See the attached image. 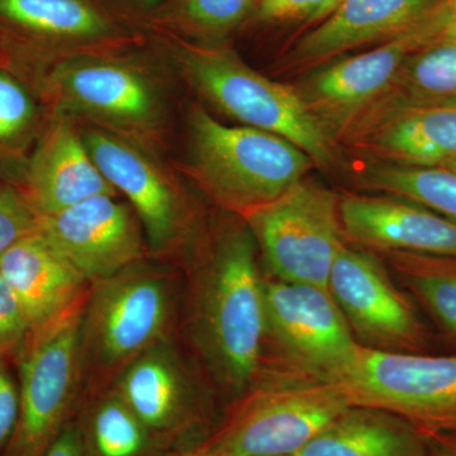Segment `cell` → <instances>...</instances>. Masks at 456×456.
Listing matches in <instances>:
<instances>
[{
    "instance_id": "6da1fadb",
    "label": "cell",
    "mask_w": 456,
    "mask_h": 456,
    "mask_svg": "<svg viewBox=\"0 0 456 456\" xmlns=\"http://www.w3.org/2000/svg\"><path fill=\"white\" fill-rule=\"evenodd\" d=\"M256 254V242L242 221L213 239L191 275V341L215 382L233 398L256 378L265 349V278Z\"/></svg>"
},
{
    "instance_id": "7a4b0ae2",
    "label": "cell",
    "mask_w": 456,
    "mask_h": 456,
    "mask_svg": "<svg viewBox=\"0 0 456 456\" xmlns=\"http://www.w3.org/2000/svg\"><path fill=\"white\" fill-rule=\"evenodd\" d=\"M351 406L336 380L264 359L253 383L194 448L216 456L296 455Z\"/></svg>"
},
{
    "instance_id": "3957f363",
    "label": "cell",
    "mask_w": 456,
    "mask_h": 456,
    "mask_svg": "<svg viewBox=\"0 0 456 456\" xmlns=\"http://www.w3.org/2000/svg\"><path fill=\"white\" fill-rule=\"evenodd\" d=\"M183 77L200 97L231 118L284 137L302 149L316 167L334 170L341 146L312 113L296 86L257 73L235 51L178 42Z\"/></svg>"
},
{
    "instance_id": "277c9868",
    "label": "cell",
    "mask_w": 456,
    "mask_h": 456,
    "mask_svg": "<svg viewBox=\"0 0 456 456\" xmlns=\"http://www.w3.org/2000/svg\"><path fill=\"white\" fill-rule=\"evenodd\" d=\"M191 170L226 211L246 215L274 202L316 167L293 142L248 126H227L203 108L191 119Z\"/></svg>"
},
{
    "instance_id": "5b68a950",
    "label": "cell",
    "mask_w": 456,
    "mask_h": 456,
    "mask_svg": "<svg viewBox=\"0 0 456 456\" xmlns=\"http://www.w3.org/2000/svg\"><path fill=\"white\" fill-rule=\"evenodd\" d=\"M175 289L140 263L90 284L80 326L84 375L116 379L134 360L170 340Z\"/></svg>"
},
{
    "instance_id": "8992f818",
    "label": "cell",
    "mask_w": 456,
    "mask_h": 456,
    "mask_svg": "<svg viewBox=\"0 0 456 456\" xmlns=\"http://www.w3.org/2000/svg\"><path fill=\"white\" fill-rule=\"evenodd\" d=\"M84 303L33 332L20 349V413L3 456H44L73 419L83 379Z\"/></svg>"
},
{
    "instance_id": "52a82bcc",
    "label": "cell",
    "mask_w": 456,
    "mask_h": 456,
    "mask_svg": "<svg viewBox=\"0 0 456 456\" xmlns=\"http://www.w3.org/2000/svg\"><path fill=\"white\" fill-rule=\"evenodd\" d=\"M338 204L334 191L303 179L241 220L275 279L329 288L332 265L346 242Z\"/></svg>"
},
{
    "instance_id": "ba28073f",
    "label": "cell",
    "mask_w": 456,
    "mask_h": 456,
    "mask_svg": "<svg viewBox=\"0 0 456 456\" xmlns=\"http://www.w3.org/2000/svg\"><path fill=\"white\" fill-rule=\"evenodd\" d=\"M335 380L353 406L388 411L424 434L456 432V355L384 353L359 345Z\"/></svg>"
},
{
    "instance_id": "9c48e42d",
    "label": "cell",
    "mask_w": 456,
    "mask_h": 456,
    "mask_svg": "<svg viewBox=\"0 0 456 456\" xmlns=\"http://www.w3.org/2000/svg\"><path fill=\"white\" fill-rule=\"evenodd\" d=\"M265 346L272 362L336 379L359 342L329 288L264 279Z\"/></svg>"
},
{
    "instance_id": "30bf717a",
    "label": "cell",
    "mask_w": 456,
    "mask_h": 456,
    "mask_svg": "<svg viewBox=\"0 0 456 456\" xmlns=\"http://www.w3.org/2000/svg\"><path fill=\"white\" fill-rule=\"evenodd\" d=\"M436 38L437 25L432 11L379 47L327 62L294 86L341 146L360 117L391 88L404 60Z\"/></svg>"
},
{
    "instance_id": "8fae6325",
    "label": "cell",
    "mask_w": 456,
    "mask_h": 456,
    "mask_svg": "<svg viewBox=\"0 0 456 456\" xmlns=\"http://www.w3.org/2000/svg\"><path fill=\"white\" fill-rule=\"evenodd\" d=\"M327 287L362 346L384 353L428 350V334L413 302L373 253L345 242Z\"/></svg>"
},
{
    "instance_id": "7c38bea8",
    "label": "cell",
    "mask_w": 456,
    "mask_h": 456,
    "mask_svg": "<svg viewBox=\"0 0 456 456\" xmlns=\"http://www.w3.org/2000/svg\"><path fill=\"white\" fill-rule=\"evenodd\" d=\"M82 137L102 175L127 197L150 251L169 254L191 239L194 218L189 203L146 152L106 128H89Z\"/></svg>"
},
{
    "instance_id": "4fadbf2b",
    "label": "cell",
    "mask_w": 456,
    "mask_h": 456,
    "mask_svg": "<svg viewBox=\"0 0 456 456\" xmlns=\"http://www.w3.org/2000/svg\"><path fill=\"white\" fill-rule=\"evenodd\" d=\"M50 90L62 106L122 131L145 136L161 121V101L154 83L137 66L95 53L62 60L49 77Z\"/></svg>"
},
{
    "instance_id": "5bb4252c",
    "label": "cell",
    "mask_w": 456,
    "mask_h": 456,
    "mask_svg": "<svg viewBox=\"0 0 456 456\" xmlns=\"http://www.w3.org/2000/svg\"><path fill=\"white\" fill-rule=\"evenodd\" d=\"M112 387L171 452L193 448L207 436L202 388L171 340L134 360Z\"/></svg>"
},
{
    "instance_id": "9a60e30c",
    "label": "cell",
    "mask_w": 456,
    "mask_h": 456,
    "mask_svg": "<svg viewBox=\"0 0 456 456\" xmlns=\"http://www.w3.org/2000/svg\"><path fill=\"white\" fill-rule=\"evenodd\" d=\"M37 230L90 284L142 263L146 254L136 213L112 194L38 217Z\"/></svg>"
},
{
    "instance_id": "2e32d148",
    "label": "cell",
    "mask_w": 456,
    "mask_h": 456,
    "mask_svg": "<svg viewBox=\"0 0 456 456\" xmlns=\"http://www.w3.org/2000/svg\"><path fill=\"white\" fill-rule=\"evenodd\" d=\"M338 212L345 241L362 250L456 256V224L406 198L342 194Z\"/></svg>"
},
{
    "instance_id": "e0dca14e",
    "label": "cell",
    "mask_w": 456,
    "mask_h": 456,
    "mask_svg": "<svg viewBox=\"0 0 456 456\" xmlns=\"http://www.w3.org/2000/svg\"><path fill=\"white\" fill-rule=\"evenodd\" d=\"M444 0H342L284 59V70H314L346 51L388 40L428 16Z\"/></svg>"
},
{
    "instance_id": "ac0fdd59",
    "label": "cell",
    "mask_w": 456,
    "mask_h": 456,
    "mask_svg": "<svg viewBox=\"0 0 456 456\" xmlns=\"http://www.w3.org/2000/svg\"><path fill=\"white\" fill-rule=\"evenodd\" d=\"M0 33L11 47L38 51L93 50L125 38L94 0H0Z\"/></svg>"
},
{
    "instance_id": "d6986e66",
    "label": "cell",
    "mask_w": 456,
    "mask_h": 456,
    "mask_svg": "<svg viewBox=\"0 0 456 456\" xmlns=\"http://www.w3.org/2000/svg\"><path fill=\"white\" fill-rule=\"evenodd\" d=\"M0 273L22 305L31 334L73 310L90 288L88 279L38 230L2 255Z\"/></svg>"
},
{
    "instance_id": "ffe728a7",
    "label": "cell",
    "mask_w": 456,
    "mask_h": 456,
    "mask_svg": "<svg viewBox=\"0 0 456 456\" xmlns=\"http://www.w3.org/2000/svg\"><path fill=\"white\" fill-rule=\"evenodd\" d=\"M22 191L38 217H44L88 198L114 196L116 191L93 161L79 132L64 117H59L35 150Z\"/></svg>"
},
{
    "instance_id": "44dd1931",
    "label": "cell",
    "mask_w": 456,
    "mask_h": 456,
    "mask_svg": "<svg viewBox=\"0 0 456 456\" xmlns=\"http://www.w3.org/2000/svg\"><path fill=\"white\" fill-rule=\"evenodd\" d=\"M346 146L377 163L440 167L456 158V103L399 110Z\"/></svg>"
},
{
    "instance_id": "7402d4cb",
    "label": "cell",
    "mask_w": 456,
    "mask_h": 456,
    "mask_svg": "<svg viewBox=\"0 0 456 456\" xmlns=\"http://www.w3.org/2000/svg\"><path fill=\"white\" fill-rule=\"evenodd\" d=\"M294 456H430L416 426L388 411L351 406Z\"/></svg>"
},
{
    "instance_id": "603a6c76",
    "label": "cell",
    "mask_w": 456,
    "mask_h": 456,
    "mask_svg": "<svg viewBox=\"0 0 456 456\" xmlns=\"http://www.w3.org/2000/svg\"><path fill=\"white\" fill-rule=\"evenodd\" d=\"M455 103L456 41L432 42L404 60L391 88L360 117L341 146L399 110Z\"/></svg>"
},
{
    "instance_id": "cb8c5ba5",
    "label": "cell",
    "mask_w": 456,
    "mask_h": 456,
    "mask_svg": "<svg viewBox=\"0 0 456 456\" xmlns=\"http://www.w3.org/2000/svg\"><path fill=\"white\" fill-rule=\"evenodd\" d=\"M75 419L84 456H167L171 452L112 386L89 399Z\"/></svg>"
},
{
    "instance_id": "d4e9b609",
    "label": "cell",
    "mask_w": 456,
    "mask_h": 456,
    "mask_svg": "<svg viewBox=\"0 0 456 456\" xmlns=\"http://www.w3.org/2000/svg\"><path fill=\"white\" fill-rule=\"evenodd\" d=\"M395 277L456 340V256L416 253L384 255Z\"/></svg>"
},
{
    "instance_id": "484cf974",
    "label": "cell",
    "mask_w": 456,
    "mask_h": 456,
    "mask_svg": "<svg viewBox=\"0 0 456 456\" xmlns=\"http://www.w3.org/2000/svg\"><path fill=\"white\" fill-rule=\"evenodd\" d=\"M356 184L422 204L456 224V174L444 167H401L374 161L359 170Z\"/></svg>"
},
{
    "instance_id": "4316f807",
    "label": "cell",
    "mask_w": 456,
    "mask_h": 456,
    "mask_svg": "<svg viewBox=\"0 0 456 456\" xmlns=\"http://www.w3.org/2000/svg\"><path fill=\"white\" fill-rule=\"evenodd\" d=\"M254 5L255 0H174L167 18L183 31L218 38L233 31Z\"/></svg>"
},
{
    "instance_id": "83f0119b",
    "label": "cell",
    "mask_w": 456,
    "mask_h": 456,
    "mask_svg": "<svg viewBox=\"0 0 456 456\" xmlns=\"http://www.w3.org/2000/svg\"><path fill=\"white\" fill-rule=\"evenodd\" d=\"M37 119V107L20 80L0 66V143L25 139Z\"/></svg>"
},
{
    "instance_id": "f1b7e54d",
    "label": "cell",
    "mask_w": 456,
    "mask_h": 456,
    "mask_svg": "<svg viewBox=\"0 0 456 456\" xmlns=\"http://www.w3.org/2000/svg\"><path fill=\"white\" fill-rule=\"evenodd\" d=\"M38 215L20 189L0 183V257L37 231Z\"/></svg>"
},
{
    "instance_id": "f546056e",
    "label": "cell",
    "mask_w": 456,
    "mask_h": 456,
    "mask_svg": "<svg viewBox=\"0 0 456 456\" xmlns=\"http://www.w3.org/2000/svg\"><path fill=\"white\" fill-rule=\"evenodd\" d=\"M31 327L16 294L0 273V355L22 349Z\"/></svg>"
},
{
    "instance_id": "4dcf8cb0",
    "label": "cell",
    "mask_w": 456,
    "mask_h": 456,
    "mask_svg": "<svg viewBox=\"0 0 456 456\" xmlns=\"http://www.w3.org/2000/svg\"><path fill=\"white\" fill-rule=\"evenodd\" d=\"M342 0H260L259 16L269 22L321 20L338 8Z\"/></svg>"
},
{
    "instance_id": "1f68e13d",
    "label": "cell",
    "mask_w": 456,
    "mask_h": 456,
    "mask_svg": "<svg viewBox=\"0 0 456 456\" xmlns=\"http://www.w3.org/2000/svg\"><path fill=\"white\" fill-rule=\"evenodd\" d=\"M20 413V386L0 355V452H4L16 428Z\"/></svg>"
},
{
    "instance_id": "d6a6232c",
    "label": "cell",
    "mask_w": 456,
    "mask_h": 456,
    "mask_svg": "<svg viewBox=\"0 0 456 456\" xmlns=\"http://www.w3.org/2000/svg\"><path fill=\"white\" fill-rule=\"evenodd\" d=\"M44 456H84L82 436L77 419L69 422Z\"/></svg>"
},
{
    "instance_id": "836d02e7",
    "label": "cell",
    "mask_w": 456,
    "mask_h": 456,
    "mask_svg": "<svg viewBox=\"0 0 456 456\" xmlns=\"http://www.w3.org/2000/svg\"><path fill=\"white\" fill-rule=\"evenodd\" d=\"M435 14L439 27L436 41H456V0H444L435 9Z\"/></svg>"
},
{
    "instance_id": "e575fe53",
    "label": "cell",
    "mask_w": 456,
    "mask_h": 456,
    "mask_svg": "<svg viewBox=\"0 0 456 456\" xmlns=\"http://www.w3.org/2000/svg\"><path fill=\"white\" fill-rule=\"evenodd\" d=\"M430 456H456V432L425 434Z\"/></svg>"
},
{
    "instance_id": "d590c367",
    "label": "cell",
    "mask_w": 456,
    "mask_h": 456,
    "mask_svg": "<svg viewBox=\"0 0 456 456\" xmlns=\"http://www.w3.org/2000/svg\"><path fill=\"white\" fill-rule=\"evenodd\" d=\"M169 456H216L213 454H209V452H203V450L198 448H189L184 450H180V452H171Z\"/></svg>"
},
{
    "instance_id": "8d00e7d4",
    "label": "cell",
    "mask_w": 456,
    "mask_h": 456,
    "mask_svg": "<svg viewBox=\"0 0 456 456\" xmlns=\"http://www.w3.org/2000/svg\"><path fill=\"white\" fill-rule=\"evenodd\" d=\"M12 47L9 46L7 40L3 37L2 33H0V66H2L3 60L7 56L8 51L11 50Z\"/></svg>"
},
{
    "instance_id": "74e56055",
    "label": "cell",
    "mask_w": 456,
    "mask_h": 456,
    "mask_svg": "<svg viewBox=\"0 0 456 456\" xmlns=\"http://www.w3.org/2000/svg\"><path fill=\"white\" fill-rule=\"evenodd\" d=\"M134 2H136L139 5H142V7L154 8L156 5L163 3L164 0H134Z\"/></svg>"
},
{
    "instance_id": "f35d334b",
    "label": "cell",
    "mask_w": 456,
    "mask_h": 456,
    "mask_svg": "<svg viewBox=\"0 0 456 456\" xmlns=\"http://www.w3.org/2000/svg\"><path fill=\"white\" fill-rule=\"evenodd\" d=\"M439 167H444V169H448L450 171H452V173L456 174V158L450 159V160L441 164Z\"/></svg>"
},
{
    "instance_id": "ab89813d",
    "label": "cell",
    "mask_w": 456,
    "mask_h": 456,
    "mask_svg": "<svg viewBox=\"0 0 456 456\" xmlns=\"http://www.w3.org/2000/svg\"><path fill=\"white\" fill-rule=\"evenodd\" d=\"M281 456H294V455H281Z\"/></svg>"
}]
</instances>
